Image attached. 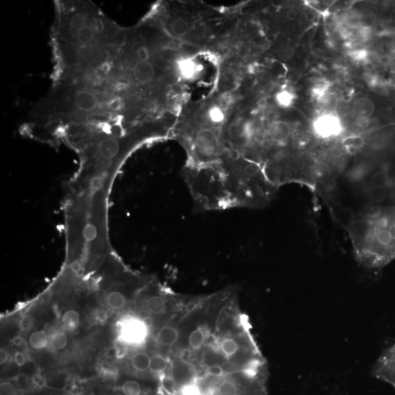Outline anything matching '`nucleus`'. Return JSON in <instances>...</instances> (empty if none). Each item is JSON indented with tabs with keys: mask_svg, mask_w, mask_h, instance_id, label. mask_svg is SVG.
<instances>
[{
	"mask_svg": "<svg viewBox=\"0 0 395 395\" xmlns=\"http://www.w3.org/2000/svg\"><path fill=\"white\" fill-rule=\"evenodd\" d=\"M51 33L54 81L89 74L116 59L129 31L87 1H58Z\"/></svg>",
	"mask_w": 395,
	"mask_h": 395,
	"instance_id": "f257e3e1",
	"label": "nucleus"
},
{
	"mask_svg": "<svg viewBox=\"0 0 395 395\" xmlns=\"http://www.w3.org/2000/svg\"><path fill=\"white\" fill-rule=\"evenodd\" d=\"M183 175L198 211L265 207L279 189L259 165L230 152L212 164L188 165Z\"/></svg>",
	"mask_w": 395,
	"mask_h": 395,
	"instance_id": "f03ea898",
	"label": "nucleus"
},
{
	"mask_svg": "<svg viewBox=\"0 0 395 395\" xmlns=\"http://www.w3.org/2000/svg\"><path fill=\"white\" fill-rule=\"evenodd\" d=\"M312 129L316 138L328 140L340 136L344 127L336 113H322L313 120Z\"/></svg>",
	"mask_w": 395,
	"mask_h": 395,
	"instance_id": "7ed1b4c3",
	"label": "nucleus"
},
{
	"mask_svg": "<svg viewBox=\"0 0 395 395\" xmlns=\"http://www.w3.org/2000/svg\"><path fill=\"white\" fill-rule=\"evenodd\" d=\"M292 131L291 127L284 121L276 120L269 125L267 137L272 145L285 147L291 139Z\"/></svg>",
	"mask_w": 395,
	"mask_h": 395,
	"instance_id": "20e7f679",
	"label": "nucleus"
},
{
	"mask_svg": "<svg viewBox=\"0 0 395 395\" xmlns=\"http://www.w3.org/2000/svg\"><path fill=\"white\" fill-rule=\"evenodd\" d=\"M375 111L374 103L372 100L366 98H359L353 105V112L360 119L370 118Z\"/></svg>",
	"mask_w": 395,
	"mask_h": 395,
	"instance_id": "39448f33",
	"label": "nucleus"
},
{
	"mask_svg": "<svg viewBox=\"0 0 395 395\" xmlns=\"http://www.w3.org/2000/svg\"><path fill=\"white\" fill-rule=\"evenodd\" d=\"M342 145L346 153L350 155H355L361 151L363 148L365 146V139L360 135H350L343 139Z\"/></svg>",
	"mask_w": 395,
	"mask_h": 395,
	"instance_id": "423d86ee",
	"label": "nucleus"
},
{
	"mask_svg": "<svg viewBox=\"0 0 395 395\" xmlns=\"http://www.w3.org/2000/svg\"><path fill=\"white\" fill-rule=\"evenodd\" d=\"M147 327L144 321L131 323L126 329L127 338L131 342L141 341L145 336V327Z\"/></svg>",
	"mask_w": 395,
	"mask_h": 395,
	"instance_id": "0eeeda50",
	"label": "nucleus"
},
{
	"mask_svg": "<svg viewBox=\"0 0 395 395\" xmlns=\"http://www.w3.org/2000/svg\"><path fill=\"white\" fill-rule=\"evenodd\" d=\"M179 339V333L177 329L172 327H165L158 333V340L166 346H172Z\"/></svg>",
	"mask_w": 395,
	"mask_h": 395,
	"instance_id": "6e6552de",
	"label": "nucleus"
},
{
	"mask_svg": "<svg viewBox=\"0 0 395 395\" xmlns=\"http://www.w3.org/2000/svg\"><path fill=\"white\" fill-rule=\"evenodd\" d=\"M323 113H335L338 106V98L335 94L329 92L317 101Z\"/></svg>",
	"mask_w": 395,
	"mask_h": 395,
	"instance_id": "1a4fd4ad",
	"label": "nucleus"
},
{
	"mask_svg": "<svg viewBox=\"0 0 395 395\" xmlns=\"http://www.w3.org/2000/svg\"><path fill=\"white\" fill-rule=\"evenodd\" d=\"M151 358L148 354L144 352H139L135 354L132 359V365L136 371L139 372H145L150 369Z\"/></svg>",
	"mask_w": 395,
	"mask_h": 395,
	"instance_id": "9d476101",
	"label": "nucleus"
},
{
	"mask_svg": "<svg viewBox=\"0 0 395 395\" xmlns=\"http://www.w3.org/2000/svg\"><path fill=\"white\" fill-rule=\"evenodd\" d=\"M169 30L174 36L182 37V36L186 35L187 33L191 30V26L186 20L178 18V19H175L171 22L169 26Z\"/></svg>",
	"mask_w": 395,
	"mask_h": 395,
	"instance_id": "9b49d317",
	"label": "nucleus"
},
{
	"mask_svg": "<svg viewBox=\"0 0 395 395\" xmlns=\"http://www.w3.org/2000/svg\"><path fill=\"white\" fill-rule=\"evenodd\" d=\"M330 87V82L327 79L316 80L311 88L312 96L318 101L326 94L328 93Z\"/></svg>",
	"mask_w": 395,
	"mask_h": 395,
	"instance_id": "f8f14e48",
	"label": "nucleus"
},
{
	"mask_svg": "<svg viewBox=\"0 0 395 395\" xmlns=\"http://www.w3.org/2000/svg\"><path fill=\"white\" fill-rule=\"evenodd\" d=\"M29 343L34 349H42L46 347L48 343V338L46 332L43 330L33 332L29 338Z\"/></svg>",
	"mask_w": 395,
	"mask_h": 395,
	"instance_id": "ddd939ff",
	"label": "nucleus"
},
{
	"mask_svg": "<svg viewBox=\"0 0 395 395\" xmlns=\"http://www.w3.org/2000/svg\"><path fill=\"white\" fill-rule=\"evenodd\" d=\"M206 332L202 329H197L193 331L192 333L189 336V345L191 349L194 350H198L200 349L206 340Z\"/></svg>",
	"mask_w": 395,
	"mask_h": 395,
	"instance_id": "4468645a",
	"label": "nucleus"
},
{
	"mask_svg": "<svg viewBox=\"0 0 395 395\" xmlns=\"http://www.w3.org/2000/svg\"><path fill=\"white\" fill-rule=\"evenodd\" d=\"M215 393L217 395H238L239 389L234 382L225 380L217 385Z\"/></svg>",
	"mask_w": 395,
	"mask_h": 395,
	"instance_id": "2eb2a0df",
	"label": "nucleus"
},
{
	"mask_svg": "<svg viewBox=\"0 0 395 395\" xmlns=\"http://www.w3.org/2000/svg\"><path fill=\"white\" fill-rule=\"evenodd\" d=\"M147 308L153 314H161L166 310V302L159 296H151L147 300Z\"/></svg>",
	"mask_w": 395,
	"mask_h": 395,
	"instance_id": "dca6fc26",
	"label": "nucleus"
},
{
	"mask_svg": "<svg viewBox=\"0 0 395 395\" xmlns=\"http://www.w3.org/2000/svg\"><path fill=\"white\" fill-rule=\"evenodd\" d=\"M296 99V95L289 90H282L276 95L275 100L277 104L283 108H289L292 106Z\"/></svg>",
	"mask_w": 395,
	"mask_h": 395,
	"instance_id": "f3484780",
	"label": "nucleus"
},
{
	"mask_svg": "<svg viewBox=\"0 0 395 395\" xmlns=\"http://www.w3.org/2000/svg\"><path fill=\"white\" fill-rule=\"evenodd\" d=\"M121 391L124 395H142V388L139 382L129 380L122 384Z\"/></svg>",
	"mask_w": 395,
	"mask_h": 395,
	"instance_id": "a211bd4d",
	"label": "nucleus"
},
{
	"mask_svg": "<svg viewBox=\"0 0 395 395\" xmlns=\"http://www.w3.org/2000/svg\"><path fill=\"white\" fill-rule=\"evenodd\" d=\"M167 360L163 356L157 354L151 357L150 370L153 373L160 374L163 373L167 368Z\"/></svg>",
	"mask_w": 395,
	"mask_h": 395,
	"instance_id": "6ab92c4d",
	"label": "nucleus"
},
{
	"mask_svg": "<svg viewBox=\"0 0 395 395\" xmlns=\"http://www.w3.org/2000/svg\"><path fill=\"white\" fill-rule=\"evenodd\" d=\"M79 314L75 310H68L62 316V323L67 328L73 329L79 324Z\"/></svg>",
	"mask_w": 395,
	"mask_h": 395,
	"instance_id": "aec40b11",
	"label": "nucleus"
},
{
	"mask_svg": "<svg viewBox=\"0 0 395 395\" xmlns=\"http://www.w3.org/2000/svg\"><path fill=\"white\" fill-rule=\"evenodd\" d=\"M108 304L114 310H120L125 305V298L123 294L117 291L111 293L108 296Z\"/></svg>",
	"mask_w": 395,
	"mask_h": 395,
	"instance_id": "412c9836",
	"label": "nucleus"
},
{
	"mask_svg": "<svg viewBox=\"0 0 395 395\" xmlns=\"http://www.w3.org/2000/svg\"><path fill=\"white\" fill-rule=\"evenodd\" d=\"M67 338L63 332L55 333L51 338V346L56 351L62 350L67 346Z\"/></svg>",
	"mask_w": 395,
	"mask_h": 395,
	"instance_id": "4be33fe9",
	"label": "nucleus"
},
{
	"mask_svg": "<svg viewBox=\"0 0 395 395\" xmlns=\"http://www.w3.org/2000/svg\"><path fill=\"white\" fill-rule=\"evenodd\" d=\"M221 351L226 357H232L237 352V343L234 340L227 338L221 343Z\"/></svg>",
	"mask_w": 395,
	"mask_h": 395,
	"instance_id": "5701e85b",
	"label": "nucleus"
},
{
	"mask_svg": "<svg viewBox=\"0 0 395 395\" xmlns=\"http://www.w3.org/2000/svg\"><path fill=\"white\" fill-rule=\"evenodd\" d=\"M294 51L292 47L288 45H283L279 48L278 56L281 60L289 61L294 56Z\"/></svg>",
	"mask_w": 395,
	"mask_h": 395,
	"instance_id": "b1692460",
	"label": "nucleus"
},
{
	"mask_svg": "<svg viewBox=\"0 0 395 395\" xmlns=\"http://www.w3.org/2000/svg\"><path fill=\"white\" fill-rule=\"evenodd\" d=\"M14 384L19 390H27L30 387V381L26 375L19 374L14 379Z\"/></svg>",
	"mask_w": 395,
	"mask_h": 395,
	"instance_id": "393cba45",
	"label": "nucleus"
},
{
	"mask_svg": "<svg viewBox=\"0 0 395 395\" xmlns=\"http://www.w3.org/2000/svg\"><path fill=\"white\" fill-rule=\"evenodd\" d=\"M0 395H17L16 387L11 382H6L1 384Z\"/></svg>",
	"mask_w": 395,
	"mask_h": 395,
	"instance_id": "a878e982",
	"label": "nucleus"
},
{
	"mask_svg": "<svg viewBox=\"0 0 395 395\" xmlns=\"http://www.w3.org/2000/svg\"><path fill=\"white\" fill-rule=\"evenodd\" d=\"M349 56L353 60L357 62H365L368 59V52L365 49H357L351 51Z\"/></svg>",
	"mask_w": 395,
	"mask_h": 395,
	"instance_id": "bb28decb",
	"label": "nucleus"
},
{
	"mask_svg": "<svg viewBox=\"0 0 395 395\" xmlns=\"http://www.w3.org/2000/svg\"><path fill=\"white\" fill-rule=\"evenodd\" d=\"M182 395H202L200 388L197 384H188L182 390Z\"/></svg>",
	"mask_w": 395,
	"mask_h": 395,
	"instance_id": "cd10ccee",
	"label": "nucleus"
},
{
	"mask_svg": "<svg viewBox=\"0 0 395 395\" xmlns=\"http://www.w3.org/2000/svg\"><path fill=\"white\" fill-rule=\"evenodd\" d=\"M375 21V15L372 12H368L364 13L360 18V23L364 29H368Z\"/></svg>",
	"mask_w": 395,
	"mask_h": 395,
	"instance_id": "c85d7f7f",
	"label": "nucleus"
},
{
	"mask_svg": "<svg viewBox=\"0 0 395 395\" xmlns=\"http://www.w3.org/2000/svg\"><path fill=\"white\" fill-rule=\"evenodd\" d=\"M32 384L37 388H44L47 386V380L42 376L41 373H36L33 375L32 379Z\"/></svg>",
	"mask_w": 395,
	"mask_h": 395,
	"instance_id": "c756f323",
	"label": "nucleus"
},
{
	"mask_svg": "<svg viewBox=\"0 0 395 395\" xmlns=\"http://www.w3.org/2000/svg\"><path fill=\"white\" fill-rule=\"evenodd\" d=\"M206 373L211 377L219 378L223 375L224 371L222 367L218 365H213L208 367Z\"/></svg>",
	"mask_w": 395,
	"mask_h": 395,
	"instance_id": "7c9ffc66",
	"label": "nucleus"
},
{
	"mask_svg": "<svg viewBox=\"0 0 395 395\" xmlns=\"http://www.w3.org/2000/svg\"><path fill=\"white\" fill-rule=\"evenodd\" d=\"M33 324L32 318L29 316H24L20 320L19 329L22 332H26L32 328Z\"/></svg>",
	"mask_w": 395,
	"mask_h": 395,
	"instance_id": "2f4dec72",
	"label": "nucleus"
},
{
	"mask_svg": "<svg viewBox=\"0 0 395 395\" xmlns=\"http://www.w3.org/2000/svg\"><path fill=\"white\" fill-rule=\"evenodd\" d=\"M101 371L102 373H103L104 376H117V373H118L117 368H116L115 366H114V365H106V364L102 366Z\"/></svg>",
	"mask_w": 395,
	"mask_h": 395,
	"instance_id": "473e14b6",
	"label": "nucleus"
},
{
	"mask_svg": "<svg viewBox=\"0 0 395 395\" xmlns=\"http://www.w3.org/2000/svg\"><path fill=\"white\" fill-rule=\"evenodd\" d=\"M14 360H15V364L18 366H23L26 362L24 354L21 352L15 353L14 355Z\"/></svg>",
	"mask_w": 395,
	"mask_h": 395,
	"instance_id": "72a5a7b5",
	"label": "nucleus"
},
{
	"mask_svg": "<svg viewBox=\"0 0 395 395\" xmlns=\"http://www.w3.org/2000/svg\"><path fill=\"white\" fill-rule=\"evenodd\" d=\"M108 316L104 310H99L96 313V319L98 322L103 323L107 320Z\"/></svg>",
	"mask_w": 395,
	"mask_h": 395,
	"instance_id": "f704fd0d",
	"label": "nucleus"
},
{
	"mask_svg": "<svg viewBox=\"0 0 395 395\" xmlns=\"http://www.w3.org/2000/svg\"><path fill=\"white\" fill-rule=\"evenodd\" d=\"M118 357V349L116 347L110 348L106 352V357L109 359H114Z\"/></svg>",
	"mask_w": 395,
	"mask_h": 395,
	"instance_id": "c9c22d12",
	"label": "nucleus"
},
{
	"mask_svg": "<svg viewBox=\"0 0 395 395\" xmlns=\"http://www.w3.org/2000/svg\"><path fill=\"white\" fill-rule=\"evenodd\" d=\"M23 342H24L23 338H22L21 335H18V336H15V338H12L11 343H12V346H21Z\"/></svg>",
	"mask_w": 395,
	"mask_h": 395,
	"instance_id": "e433bc0d",
	"label": "nucleus"
},
{
	"mask_svg": "<svg viewBox=\"0 0 395 395\" xmlns=\"http://www.w3.org/2000/svg\"><path fill=\"white\" fill-rule=\"evenodd\" d=\"M7 359H8V354H7V353L6 352V351L4 350V349H1V350H0V364L3 365V364L5 363V362H7Z\"/></svg>",
	"mask_w": 395,
	"mask_h": 395,
	"instance_id": "4c0bfd02",
	"label": "nucleus"
}]
</instances>
